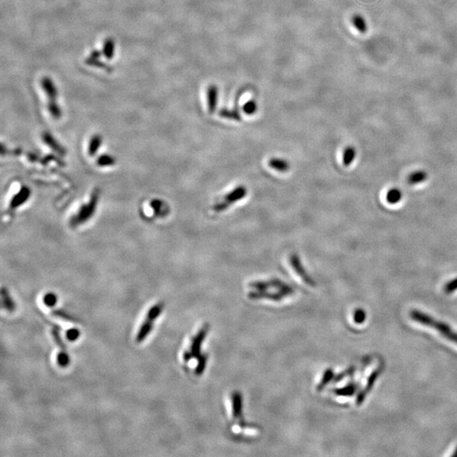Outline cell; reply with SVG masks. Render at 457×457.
Returning <instances> with one entry per match:
<instances>
[{
	"label": "cell",
	"mask_w": 457,
	"mask_h": 457,
	"mask_svg": "<svg viewBox=\"0 0 457 457\" xmlns=\"http://www.w3.org/2000/svg\"><path fill=\"white\" fill-rule=\"evenodd\" d=\"M410 317L413 320L417 322L419 324L434 328L437 331H439L443 336L451 340L453 343L457 344V333L452 331V328L443 322L437 321L435 319L431 318L428 314L419 312L416 310L411 311Z\"/></svg>",
	"instance_id": "6da1fadb"
},
{
	"label": "cell",
	"mask_w": 457,
	"mask_h": 457,
	"mask_svg": "<svg viewBox=\"0 0 457 457\" xmlns=\"http://www.w3.org/2000/svg\"><path fill=\"white\" fill-rule=\"evenodd\" d=\"M163 309H164V304L159 303L154 306L148 311L147 318L145 319L142 327L140 328V331H138L137 335H136V341L137 342H142L147 338L148 333H150L152 329H153L154 320L160 316Z\"/></svg>",
	"instance_id": "7a4b0ae2"
},
{
	"label": "cell",
	"mask_w": 457,
	"mask_h": 457,
	"mask_svg": "<svg viewBox=\"0 0 457 457\" xmlns=\"http://www.w3.org/2000/svg\"><path fill=\"white\" fill-rule=\"evenodd\" d=\"M97 199H98V197L96 192L91 197V200L88 204L83 205L77 212V215L72 218L71 222L73 223V224H83L93 215L95 210H96V207H97Z\"/></svg>",
	"instance_id": "3957f363"
},
{
	"label": "cell",
	"mask_w": 457,
	"mask_h": 457,
	"mask_svg": "<svg viewBox=\"0 0 457 457\" xmlns=\"http://www.w3.org/2000/svg\"><path fill=\"white\" fill-rule=\"evenodd\" d=\"M246 195H247V189L244 186H239V187L233 190L232 192H230L229 194L226 195L225 198H224V200L222 203L216 204L214 208H213V209L215 210L216 212L224 211L231 204H233L234 203H236L237 201L245 198Z\"/></svg>",
	"instance_id": "277c9868"
},
{
	"label": "cell",
	"mask_w": 457,
	"mask_h": 457,
	"mask_svg": "<svg viewBox=\"0 0 457 457\" xmlns=\"http://www.w3.org/2000/svg\"><path fill=\"white\" fill-rule=\"evenodd\" d=\"M31 196V191L27 186H23L22 188L16 193V194L12 198L10 203H9V208L11 209H16L20 206L23 205Z\"/></svg>",
	"instance_id": "5b68a950"
},
{
	"label": "cell",
	"mask_w": 457,
	"mask_h": 457,
	"mask_svg": "<svg viewBox=\"0 0 457 457\" xmlns=\"http://www.w3.org/2000/svg\"><path fill=\"white\" fill-rule=\"evenodd\" d=\"M41 86L42 90L44 91L45 94L47 95L48 101H56L57 97H58V89L55 86V83H53L50 77H42L41 80Z\"/></svg>",
	"instance_id": "8992f818"
},
{
	"label": "cell",
	"mask_w": 457,
	"mask_h": 457,
	"mask_svg": "<svg viewBox=\"0 0 457 457\" xmlns=\"http://www.w3.org/2000/svg\"><path fill=\"white\" fill-rule=\"evenodd\" d=\"M53 336L60 348V352L58 355V363L59 366L65 367L69 364V356L65 351V345L63 344L62 339L59 336V333L56 330L53 331Z\"/></svg>",
	"instance_id": "52a82bcc"
},
{
	"label": "cell",
	"mask_w": 457,
	"mask_h": 457,
	"mask_svg": "<svg viewBox=\"0 0 457 457\" xmlns=\"http://www.w3.org/2000/svg\"><path fill=\"white\" fill-rule=\"evenodd\" d=\"M207 97H208V110H209V113L212 114V113L215 112L217 104H218V87L214 86V85L210 86L208 88V91H207Z\"/></svg>",
	"instance_id": "ba28073f"
},
{
	"label": "cell",
	"mask_w": 457,
	"mask_h": 457,
	"mask_svg": "<svg viewBox=\"0 0 457 457\" xmlns=\"http://www.w3.org/2000/svg\"><path fill=\"white\" fill-rule=\"evenodd\" d=\"M380 373V369H377L375 371L372 373L371 375L369 376V379H368L367 387H366L363 392L361 393L360 395H358V397H357V405H361L363 403V401H364V399H365L366 395H367L368 393L370 392V390H371L372 388L374 385L375 381L377 379Z\"/></svg>",
	"instance_id": "9c48e42d"
},
{
	"label": "cell",
	"mask_w": 457,
	"mask_h": 457,
	"mask_svg": "<svg viewBox=\"0 0 457 457\" xmlns=\"http://www.w3.org/2000/svg\"><path fill=\"white\" fill-rule=\"evenodd\" d=\"M115 42L114 39L111 38L107 39L103 42V56L105 57L108 60L112 59L115 56Z\"/></svg>",
	"instance_id": "30bf717a"
},
{
	"label": "cell",
	"mask_w": 457,
	"mask_h": 457,
	"mask_svg": "<svg viewBox=\"0 0 457 457\" xmlns=\"http://www.w3.org/2000/svg\"><path fill=\"white\" fill-rule=\"evenodd\" d=\"M102 53H101L100 51L92 50V52L90 53V55L86 58L85 62L88 65H91V66H96V67H99V68H106L105 64H103L102 61L99 60Z\"/></svg>",
	"instance_id": "8fae6325"
},
{
	"label": "cell",
	"mask_w": 457,
	"mask_h": 457,
	"mask_svg": "<svg viewBox=\"0 0 457 457\" xmlns=\"http://www.w3.org/2000/svg\"><path fill=\"white\" fill-rule=\"evenodd\" d=\"M270 168L280 172H286L290 168L289 163L281 159H271L269 161Z\"/></svg>",
	"instance_id": "7c38bea8"
},
{
	"label": "cell",
	"mask_w": 457,
	"mask_h": 457,
	"mask_svg": "<svg viewBox=\"0 0 457 457\" xmlns=\"http://www.w3.org/2000/svg\"><path fill=\"white\" fill-rule=\"evenodd\" d=\"M428 178V174L423 170H417V171L413 172L408 177V183L410 185H417L420 183H422Z\"/></svg>",
	"instance_id": "4fadbf2b"
},
{
	"label": "cell",
	"mask_w": 457,
	"mask_h": 457,
	"mask_svg": "<svg viewBox=\"0 0 457 457\" xmlns=\"http://www.w3.org/2000/svg\"><path fill=\"white\" fill-rule=\"evenodd\" d=\"M352 24L355 28L360 33H366L368 31V25L365 19L361 15H355L352 17Z\"/></svg>",
	"instance_id": "5bb4252c"
},
{
	"label": "cell",
	"mask_w": 457,
	"mask_h": 457,
	"mask_svg": "<svg viewBox=\"0 0 457 457\" xmlns=\"http://www.w3.org/2000/svg\"><path fill=\"white\" fill-rule=\"evenodd\" d=\"M357 155V152L353 147H348L346 148L343 153V164L344 166L348 167L351 166V164L354 161L355 158Z\"/></svg>",
	"instance_id": "9a60e30c"
},
{
	"label": "cell",
	"mask_w": 457,
	"mask_h": 457,
	"mask_svg": "<svg viewBox=\"0 0 457 457\" xmlns=\"http://www.w3.org/2000/svg\"><path fill=\"white\" fill-rule=\"evenodd\" d=\"M402 198V192L398 188H392L387 193L386 200L389 204H396L401 202Z\"/></svg>",
	"instance_id": "2e32d148"
},
{
	"label": "cell",
	"mask_w": 457,
	"mask_h": 457,
	"mask_svg": "<svg viewBox=\"0 0 457 457\" xmlns=\"http://www.w3.org/2000/svg\"><path fill=\"white\" fill-rule=\"evenodd\" d=\"M102 144V137L99 135H94L91 138V141L89 142L88 154L91 156H93L94 154H97L98 148H100V145Z\"/></svg>",
	"instance_id": "e0dca14e"
},
{
	"label": "cell",
	"mask_w": 457,
	"mask_h": 457,
	"mask_svg": "<svg viewBox=\"0 0 457 457\" xmlns=\"http://www.w3.org/2000/svg\"><path fill=\"white\" fill-rule=\"evenodd\" d=\"M47 109L53 118L59 120L62 116V109H60L56 101H48Z\"/></svg>",
	"instance_id": "ac0fdd59"
},
{
	"label": "cell",
	"mask_w": 457,
	"mask_h": 457,
	"mask_svg": "<svg viewBox=\"0 0 457 457\" xmlns=\"http://www.w3.org/2000/svg\"><path fill=\"white\" fill-rule=\"evenodd\" d=\"M164 205H165V203L160 199H154V201H152L150 204L152 209L154 211V214L156 216H161V217L164 216V213L166 212L165 208H165Z\"/></svg>",
	"instance_id": "d6986e66"
},
{
	"label": "cell",
	"mask_w": 457,
	"mask_h": 457,
	"mask_svg": "<svg viewBox=\"0 0 457 457\" xmlns=\"http://www.w3.org/2000/svg\"><path fill=\"white\" fill-rule=\"evenodd\" d=\"M43 140L46 142V144L48 145L51 148H53V150L56 151L59 154H64L62 148L57 143L56 141L53 139V136H51L50 134L45 133L44 135H43Z\"/></svg>",
	"instance_id": "ffe728a7"
},
{
	"label": "cell",
	"mask_w": 457,
	"mask_h": 457,
	"mask_svg": "<svg viewBox=\"0 0 457 457\" xmlns=\"http://www.w3.org/2000/svg\"><path fill=\"white\" fill-rule=\"evenodd\" d=\"M2 297H3V304L4 307L8 311H14L15 310V303L14 301H12L11 298L9 296V292L8 291L5 289V288H3L2 289Z\"/></svg>",
	"instance_id": "44dd1931"
},
{
	"label": "cell",
	"mask_w": 457,
	"mask_h": 457,
	"mask_svg": "<svg viewBox=\"0 0 457 457\" xmlns=\"http://www.w3.org/2000/svg\"><path fill=\"white\" fill-rule=\"evenodd\" d=\"M97 166L100 167H107V166H114L115 164V160L112 156L104 154L97 159Z\"/></svg>",
	"instance_id": "7402d4cb"
},
{
	"label": "cell",
	"mask_w": 457,
	"mask_h": 457,
	"mask_svg": "<svg viewBox=\"0 0 457 457\" xmlns=\"http://www.w3.org/2000/svg\"><path fill=\"white\" fill-rule=\"evenodd\" d=\"M219 115L224 118L234 120V121H241V115L239 113L234 111V110H228V109H222L219 112Z\"/></svg>",
	"instance_id": "603a6c76"
},
{
	"label": "cell",
	"mask_w": 457,
	"mask_h": 457,
	"mask_svg": "<svg viewBox=\"0 0 457 457\" xmlns=\"http://www.w3.org/2000/svg\"><path fill=\"white\" fill-rule=\"evenodd\" d=\"M257 109V103H255V101H248V103H246L243 106V111L247 114V115H253L256 113Z\"/></svg>",
	"instance_id": "cb8c5ba5"
},
{
	"label": "cell",
	"mask_w": 457,
	"mask_h": 457,
	"mask_svg": "<svg viewBox=\"0 0 457 457\" xmlns=\"http://www.w3.org/2000/svg\"><path fill=\"white\" fill-rule=\"evenodd\" d=\"M356 389H357V385L355 384H352V385H349L348 387L346 388H344V389H339V390H337V393L339 394V395H353L355 391H356Z\"/></svg>",
	"instance_id": "d4e9b609"
},
{
	"label": "cell",
	"mask_w": 457,
	"mask_h": 457,
	"mask_svg": "<svg viewBox=\"0 0 457 457\" xmlns=\"http://www.w3.org/2000/svg\"><path fill=\"white\" fill-rule=\"evenodd\" d=\"M445 292L447 293V294H450V293H452V292L456 291L457 290V278L455 279V280H452L451 282H449L448 284H446L445 286Z\"/></svg>",
	"instance_id": "484cf974"
},
{
	"label": "cell",
	"mask_w": 457,
	"mask_h": 457,
	"mask_svg": "<svg viewBox=\"0 0 457 457\" xmlns=\"http://www.w3.org/2000/svg\"><path fill=\"white\" fill-rule=\"evenodd\" d=\"M56 296L52 293H49V294H47V295H45L44 303L46 306L53 307V305H55V303H56Z\"/></svg>",
	"instance_id": "4316f807"
},
{
	"label": "cell",
	"mask_w": 457,
	"mask_h": 457,
	"mask_svg": "<svg viewBox=\"0 0 457 457\" xmlns=\"http://www.w3.org/2000/svg\"><path fill=\"white\" fill-rule=\"evenodd\" d=\"M366 319V313L363 312V310H357L355 313L354 319L357 324H363Z\"/></svg>",
	"instance_id": "83f0119b"
},
{
	"label": "cell",
	"mask_w": 457,
	"mask_h": 457,
	"mask_svg": "<svg viewBox=\"0 0 457 457\" xmlns=\"http://www.w3.org/2000/svg\"><path fill=\"white\" fill-rule=\"evenodd\" d=\"M79 335V332L77 331V330H71V331L67 332V338L71 340H74V339H77V337Z\"/></svg>",
	"instance_id": "f1b7e54d"
},
{
	"label": "cell",
	"mask_w": 457,
	"mask_h": 457,
	"mask_svg": "<svg viewBox=\"0 0 457 457\" xmlns=\"http://www.w3.org/2000/svg\"><path fill=\"white\" fill-rule=\"evenodd\" d=\"M452 457H457V450H456V452H455V453H453V454H452Z\"/></svg>",
	"instance_id": "f546056e"
}]
</instances>
